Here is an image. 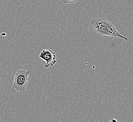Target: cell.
I'll list each match as a JSON object with an SVG mask.
<instances>
[{
	"instance_id": "obj_1",
	"label": "cell",
	"mask_w": 133,
	"mask_h": 122,
	"mask_svg": "<svg viewBox=\"0 0 133 122\" xmlns=\"http://www.w3.org/2000/svg\"><path fill=\"white\" fill-rule=\"evenodd\" d=\"M91 25L96 33L102 35L109 36L123 39L128 41V38L121 35L112 23L103 18H95L91 21Z\"/></svg>"
},
{
	"instance_id": "obj_2",
	"label": "cell",
	"mask_w": 133,
	"mask_h": 122,
	"mask_svg": "<svg viewBox=\"0 0 133 122\" xmlns=\"http://www.w3.org/2000/svg\"><path fill=\"white\" fill-rule=\"evenodd\" d=\"M30 73V71L24 70H19L16 73L12 87L17 91L23 94L26 91Z\"/></svg>"
},
{
	"instance_id": "obj_3",
	"label": "cell",
	"mask_w": 133,
	"mask_h": 122,
	"mask_svg": "<svg viewBox=\"0 0 133 122\" xmlns=\"http://www.w3.org/2000/svg\"><path fill=\"white\" fill-rule=\"evenodd\" d=\"M39 57L45 62L44 66L45 68H48L50 66L54 65L57 61L56 54L50 49H43L41 51Z\"/></svg>"
},
{
	"instance_id": "obj_4",
	"label": "cell",
	"mask_w": 133,
	"mask_h": 122,
	"mask_svg": "<svg viewBox=\"0 0 133 122\" xmlns=\"http://www.w3.org/2000/svg\"><path fill=\"white\" fill-rule=\"evenodd\" d=\"M78 0H62V2L64 3H72L77 2Z\"/></svg>"
},
{
	"instance_id": "obj_5",
	"label": "cell",
	"mask_w": 133,
	"mask_h": 122,
	"mask_svg": "<svg viewBox=\"0 0 133 122\" xmlns=\"http://www.w3.org/2000/svg\"><path fill=\"white\" fill-rule=\"evenodd\" d=\"M1 35H3L4 36H5L6 35V33H1Z\"/></svg>"
}]
</instances>
